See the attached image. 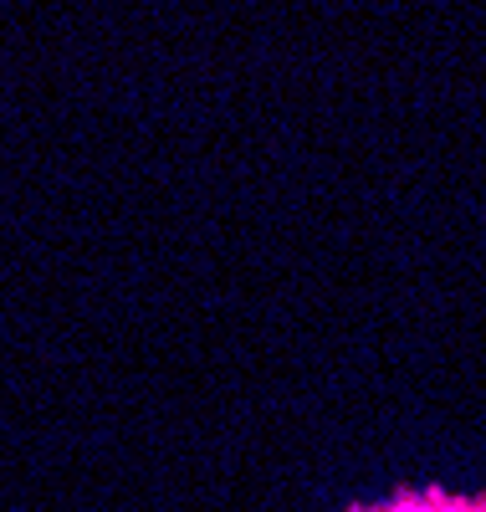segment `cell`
<instances>
[{
  "instance_id": "cell-1",
  "label": "cell",
  "mask_w": 486,
  "mask_h": 512,
  "mask_svg": "<svg viewBox=\"0 0 486 512\" xmlns=\"http://www.w3.org/2000/svg\"><path fill=\"white\" fill-rule=\"evenodd\" d=\"M353 512H486V497H461V492H440V487H425V492H400L379 507H353Z\"/></svg>"
}]
</instances>
